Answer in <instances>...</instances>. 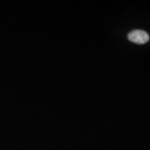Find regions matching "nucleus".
<instances>
[{
    "instance_id": "1",
    "label": "nucleus",
    "mask_w": 150,
    "mask_h": 150,
    "mask_svg": "<svg viewBox=\"0 0 150 150\" xmlns=\"http://www.w3.org/2000/svg\"><path fill=\"white\" fill-rule=\"evenodd\" d=\"M128 38L131 42L142 45L149 41V34L143 30H134L129 33Z\"/></svg>"
}]
</instances>
